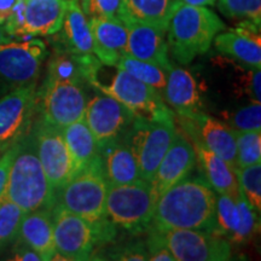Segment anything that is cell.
Returning a JSON list of instances; mask_svg holds the SVG:
<instances>
[{"label":"cell","instance_id":"cell-1","mask_svg":"<svg viewBox=\"0 0 261 261\" xmlns=\"http://www.w3.org/2000/svg\"><path fill=\"white\" fill-rule=\"evenodd\" d=\"M217 195L208 181L185 178L159 196L150 226L158 230L187 228L213 232Z\"/></svg>","mask_w":261,"mask_h":261},{"label":"cell","instance_id":"cell-2","mask_svg":"<svg viewBox=\"0 0 261 261\" xmlns=\"http://www.w3.org/2000/svg\"><path fill=\"white\" fill-rule=\"evenodd\" d=\"M224 29V22L205 6L174 2L166 31L168 50L178 63L189 64L210 50Z\"/></svg>","mask_w":261,"mask_h":261},{"label":"cell","instance_id":"cell-3","mask_svg":"<svg viewBox=\"0 0 261 261\" xmlns=\"http://www.w3.org/2000/svg\"><path fill=\"white\" fill-rule=\"evenodd\" d=\"M4 197L17 204L25 213L52 210L55 205L56 191L51 187L39 160L34 135L19 140Z\"/></svg>","mask_w":261,"mask_h":261},{"label":"cell","instance_id":"cell-4","mask_svg":"<svg viewBox=\"0 0 261 261\" xmlns=\"http://www.w3.org/2000/svg\"><path fill=\"white\" fill-rule=\"evenodd\" d=\"M159 196L149 181L138 180L109 185L107 194V217L114 226L130 233L148 230L152 223Z\"/></svg>","mask_w":261,"mask_h":261},{"label":"cell","instance_id":"cell-5","mask_svg":"<svg viewBox=\"0 0 261 261\" xmlns=\"http://www.w3.org/2000/svg\"><path fill=\"white\" fill-rule=\"evenodd\" d=\"M108 187L100 158L98 156L89 167L74 175L56 192L55 204L61 205L93 225H99L108 220L106 208Z\"/></svg>","mask_w":261,"mask_h":261},{"label":"cell","instance_id":"cell-6","mask_svg":"<svg viewBox=\"0 0 261 261\" xmlns=\"http://www.w3.org/2000/svg\"><path fill=\"white\" fill-rule=\"evenodd\" d=\"M175 135L177 128L173 116L155 120L135 117L122 138L136 156L140 179L150 182Z\"/></svg>","mask_w":261,"mask_h":261},{"label":"cell","instance_id":"cell-7","mask_svg":"<svg viewBox=\"0 0 261 261\" xmlns=\"http://www.w3.org/2000/svg\"><path fill=\"white\" fill-rule=\"evenodd\" d=\"M114 68L115 73L110 79L107 81L94 80L91 85L102 93L115 98L138 117L155 120L173 116L171 109L158 90L138 80L127 71Z\"/></svg>","mask_w":261,"mask_h":261},{"label":"cell","instance_id":"cell-8","mask_svg":"<svg viewBox=\"0 0 261 261\" xmlns=\"http://www.w3.org/2000/svg\"><path fill=\"white\" fill-rule=\"evenodd\" d=\"M86 104V93L81 85L46 76L37 92L35 110L40 113L41 121L64 128L84 119Z\"/></svg>","mask_w":261,"mask_h":261},{"label":"cell","instance_id":"cell-9","mask_svg":"<svg viewBox=\"0 0 261 261\" xmlns=\"http://www.w3.org/2000/svg\"><path fill=\"white\" fill-rule=\"evenodd\" d=\"M54 225V241L56 247V259L90 260L99 233L96 225L79 215L55 204L51 210Z\"/></svg>","mask_w":261,"mask_h":261},{"label":"cell","instance_id":"cell-10","mask_svg":"<svg viewBox=\"0 0 261 261\" xmlns=\"http://www.w3.org/2000/svg\"><path fill=\"white\" fill-rule=\"evenodd\" d=\"M155 230L175 261H225L231 257L228 241L213 232L187 228Z\"/></svg>","mask_w":261,"mask_h":261},{"label":"cell","instance_id":"cell-11","mask_svg":"<svg viewBox=\"0 0 261 261\" xmlns=\"http://www.w3.org/2000/svg\"><path fill=\"white\" fill-rule=\"evenodd\" d=\"M46 56L40 39L0 44V79L15 87L35 84Z\"/></svg>","mask_w":261,"mask_h":261},{"label":"cell","instance_id":"cell-12","mask_svg":"<svg viewBox=\"0 0 261 261\" xmlns=\"http://www.w3.org/2000/svg\"><path fill=\"white\" fill-rule=\"evenodd\" d=\"M136 115L128 108L108 94H96L85 109L84 120L99 148L122 138Z\"/></svg>","mask_w":261,"mask_h":261},{"label":"cell","instance_id":"cell-13","mask_svg":"<svg viewBox=\"0 0 261 261\" xmlns=\"http://www.w3.org/2000/svg\"><path fill=\"white\" fill-rule=\"evenodd\" d=\"M33 135L45 174L51 187L57 192L74 177L73 161L63 130L40 120Z\"/></svg>","mask_w":261,"mask_h":261},{"label":"cell","instance_id":"cell-14","mask_svg":"<svg viewBox=\"0 0 261 261\" xmlns=\"http://www.w3.org/2000/svg\"><path fill=\"white\" fill-rule=\"evenodd\" d=\"M37 108L35 84L15 87L0 98V150L23 138Z\"/></svg>","mask_w":261,"mask_h":261},{"label":"cell","instance_id":"cell-15","mask_svg":"<svg viewBox=\"0 0 261 261\" xmlns=\"http://www.w3.org/2000/svg\"><path fill=\"white\" fill-rule=\"evenodd\" d=\"M196 160L197 156L194 145L177 132L154 177L150 180L158 196L187 178L194 169Z\"/></svg>","mask_w":261,"mask_h":261},{"label":"cell","instance_id":"cell-16","mask_svg":"<svg viewBox=\"0 0 261 261\" xmlns=\"http://www.w3.org/2000/svg\"><path fill=\"white\" fill-rule=\"evenodd\" d=\"M260 25L244 21L232 31L219 33L214 38L215 48L242 63L248 69H260L261 41Z\"/></svg>","mask_w":261,"mask_h":261},{"label":"cell","instance_id":"cell-17","mask_svg":"<svg viewBox=\"0 0 261 261\" xmlns=\"http://www.w3.org/2000/svg\"><path fill=\"white\" fill-rule=\"evenodd\" d=\"M166 74V86L162 92L165 103L188 119H195L203 113L197 83L190 71L172 65Z\"/></svg>","mask_w":261,"mask_h":261},{"label":"cell","instance_id":"cell-18","mask_svg":"<svg viewBox=\"0 0 261 261\" xmlns=\"http://www.w3.org/2000/svg\"><path fill=\"white\" fill-rule=\"evenodd\" d=\"M93 39V55L107 67H115L120 57L126 55L128 28L117 17L89 19Z\"/></svg>","mask_w":261,"mask_h":261},{"label":"cell","instance_id":"cell-19","mask_svg":"<svg viewBox=\"0 0 261 261\" xmlns=\"http://www.w3.org/2000/svg\"><path fill=\"white\" fill-rule=\"evenodd\" d=\"M128 28L126 55L149 62L167 71L172 67L168 57L166 32L143 23H126Z\"/></svg>","mask_w":261,"mask_h":261},{"label":"cell","instance_id":"cell-20","mask_svg":"<svg viewBox=\"0 0 261 261\" xmlns=\"http://www.w3.org/2000/svg\"><path fill=\"white\" fill-rule=\"evenodd\" d=\"M68 0H25L23 21L16 37H47L60 32Z\"/></svg>","mask_w":261,"mask_h":261},{"label":"cell","instance_id":"cell-21","mask_svg":"<svg viewBox=\"0 0 261 261\" xmlns=\"http://www.w3.org/2000/svg\"><path fill=\"white\" fill-rule=\"evenodd\" d=\"M189 120L201 138V140H195V142L201 143L202 145L225 160L231 167L237 171L236 129L203 113L196 116L195 119Z\"/></svg>","mask_w":261,"mask_h":261},{"label":"cell","instance_id":"cell-22","mask_svg":"<svg viewBox=\"0 0 261 261\" xmlns=\"http://www.w3.org/2000/svg\"><path fill=\"white\" fill-rule=\"evenodd\" d=\"M99 158L108 185L128 184L140 179L136 156L123 138L99 148Z\"/></svg>","mask_w":261,"mask_h":261},{"label":"cell","instance_id":"cell-23","mask_svg":"<svg viewBox=\"0 0 261 261\" xmlns=\"http://www.w3.org/2000/svg\"><path fill=\"white\" fill-rule=\"evenodd\" d=\"M100 65V61L93 54L79 55L62 48L55 52L48 62L47 76L84 86L90 84Z\"/></svg>","mask_w":261,"mask_h":261},{"label":"cell","instance_id":"cell-24","mask_svg":"<svg viewBox=\"0 0 261 261\" xmlns=\"http://www.w3.org/2000/svg\"><path fill=\"white\" fill-rule=\"evenodd\" d=\"M17 238L34 249L41 260H55L57 253L54 241L51 210H39L25 214Z\"/></svg>","mask_w":261,"mask_h":261},{"label":"cell","instance_id":"cell-25","mask_svg":"<svg viewBox=\"0 0 261 261\" xmlns=\"http://www.w3.org/2000/svg\"><path fill=\"white\" fill-rule=\"evenodd\" d=\"M194 148L197 151L198 160L207 177L208 184L211 188L220 195H227L237 200L242 191H241L240 182H238L237 171L231 167L228 163L208 150L201 143L194 142Z\"/></svg>","mask_w":261,"mask_h":261},{"label":"cell","instance_id":"cell-26","mask_svg":"<svg viewBox=\"0 0 261 261\" xmlns=\"http://www.w3.org/2000/svg\"><path fill=\"white\" fill-rule=\"evenodd\" d=\"M61 39L64 50L73 54H93V39L89 19L85 16L79 0H68L63 18Z\"/></svg>","mask_w":261,"mask_h":261},{"label":"cell","instance_id":"cell-27","mask_svg":"<svg viewBox=\"0 0 261 261\" xmlns=\"http://www.w3.org/2000/svg\"><path fill=\"white\" fill-rule=\"evenodd\" d=\"M175 0H123L120 19L125 23H143L167 31Z\"/></svg>","mask_w":261,"mask_h":261},{"label":"cell","instance_id":"cell-28","mask_svg":"<svg viewBox=\"0 0 261 261\" xmlns=\"http://www.w3.org/2000/svg\"><path fill=\"white\" fill-rule=\"evenodd\" d=\"M62 130L73 161L74 175H76L99 156V146L84 119L65 126Z\"/></svg>","mask_w":261,"mask_h":261},{"label":"cell","instance_id":"cell-29","mask_svg":"<svg viewBox=\"0 0 261 261\" xmlns=\"http://www.w3.org/2000/svg\"><path fill=\"white\" fill-rule=\"evenodd\" d=\"M115 67L127 71V73L133 75L137 79L143 81L149 86L154 87L162 96V92L166 86V76H167V74L162 68L149 63V62L137 60L135 57L128 56V55H123V56L120 57Z\"/></svg>","mask_w":261,"mask_h":261},{"label":"cell","instance_id":"cell-30","mask_svg":"<svg viewBox=\"0 0 261 261\" xmlns=\"http://www.w3.org/2000/svg\"><path fill=\"white\" fill-rule=\"evenodd\" d=\"M25 212L14 202L3 197L0 201V252L17 240Z\"/></svg>","mask_w":261,"mask_h":261},{"label":"cell","instance_id":"cell-31","mask_svg":"<svg viewBox=\"0 0 261 261\" xmlns=\"http://www.w3.org/2000/svg\"><path fill=\"white\" fill-rule=\"evenodd\" d=\"M240 221L241 215L237 200L231 196L219 194V197H217V224L213 233L230 238L238 228Z\"/></svg>","mask_w":261,"mask_h":261},{"label":"cell","instance_id":"cell-32","mask_svg":"<svg viewBox=\"0 0 261 261\" xmlns=\"http://www.w3.org/2000/svg\"><path fill=\"white\" fill-rule=\"evenodd\" d=\"M236 163L237 168L261 163L260 130L236 129Z\"/></svg>","mask_w":261,"mask_h":261},{"label":"cell","instance_id":"cell-33","mask_svg":"<svg viewBox=\"0 0 261 261\" xmlns=\"http://www.w3.org/2000/svg\"><path fill=\"white\" fill-rule=\"evenodd\" d=\"M238 182L241 191L248 203L252 205L253 210L257 213L261 211V165L248 166L244 168L237 169Z\"/></svg>","mask_w":261,"mask_h":261},{"label":"cell","instance_id":"cell-34","mask_svg":"<svg viewBox=\"0 0 261 261\" xmlns=\"http://www.w3.org/2000/svg\"><path fill=\"white\" fill-rule=\"evenodd\" d=\"M237 204L240 208L241 221L238 228L228 240L236 244H246L255 236L259 231V218L256 217V211L248 203L243 195L237 198Z\"/></svg>","mask_w":261,"mask_h":261},{"label":"cell","instance_id":"cell-35","mask_svg":"<svg viewBox=\"0 0 261 261\" xmlns=\"http://www.w3.org/2000/svg\"><path fill=\"white\" fill-rule=\"evenodd\" d=\"M218 5L226 17L244 19L260 25L261 0H219Z\"/></svg>","mask_w":261,"mask_h":261},{"label":"cell","instance_id":"cell-36","mask_svg":"<svg viewBox=\"0 0 261 261\" xmlns=\"http://www.w3.org/2000/svg\"><path fill=\"white\" fill-rule=\"evenodd\" d=\"M230 127L237 130H260L261 132V104L253 102L227 115Z\"/></svg>","mask_w":261,"mask_h":261},{"label":"cell","instance_id":"cell-37","mask_svg":"<svg viewBox=\"0 0 261 261\" xmlns=\"http://www.w3.org/2000/svg\"><path fill=\"white\" fill-rule=\"evenodd\" d=\"M123 0H81V9L87 19L120 17Z\"/></svg>","mask_w":261,"mask_h":261},{"label":"cell","instance_id":"cell-38","mask_svg":"<svg viewBox=\"0 0 261 261\" xmlns=\"http://www.w3.org/2000/svg\"><path fill=\"white\" fill-rule=\"evenodd\" d=\"M18 146H19V140L17 143H15V144L9 146L6 150H4L3 155L0 156V201L3 200V197H4L5 195L10 168H11L12 161H14L15 156L17 154Z\"/></svg>","mask_w":261,"mask_h":261},{"label":"cell","instance_id":"cell-39","mask_svg":"<svg viewBox=\"0 0 261 261\" xmlns=\"http://www.w3.org/2000/svg\"><path fill=\"white\" fill-rule=\"evenodd\" d=\"M261 71L260 69H249L242 77V90L243 92L253 99V102L260 103V84Z\"/></svg>","mask_w":261,"mask_h":261},{"label":"cell","instance_id":"cell-40","mask_svg":"<svg viewBox=\"0 0 261 261\" xmlns=\"http://www.w3.org/2000/svg\"><path fill=\"white\" fill-rule=\"evenodd\" d=\"M110 259L114 260H149V253L142 244H129V246L123 247L122 249L116 250L114 254H110Z\"/></svg>","mask_w":261,"mask_h":261},{"label":"cell","instance_id":"cell-41","mask_svg":"<svg viewBox=\"0 0 261 261\" xmlns=\"http://www.w3.org/2000/svg\"><path fill=\"white\" fill-rule=\"evenodd\" d=\"M15 248H14V259L19 261H41V257L39 254L32 249L27 244L19 241L18 238L15 241Z\"/></svg>","mask_w":261,"mask_h":261},{"label":"cell","instance_id":"cell-42","mask_svg":"<svg viewBox=\"0 0 261 261\" xmlns=\"http://www.w3.org/2000/svg\"><path fill=\"white\" fill-rule=\"evenodd\" d=\"M18 0H0V23L4 24L15 9Z\"/></svg>","mask_w":261,"mask_h":261},{"label":"cell","instance_id":"cell-43","mask_svg":"<svg viewBox=\"0 0 261 261\" xmlns=\"http://www.w3.org/2000/svg\"><path fill=\"white\" fill-rule=\"evenodd\" d=\"M175 2L184 3V4L192 5V6H207V5H213L215 0H175Z\"/></svg>","mask_w":261,"mask_h":261},{"label":"cell","instance_id":"cell-44","mask_svg":"<svg viewBox=\"0 0 261 261\" xmlns=\"http://www.w3.org/2000/svg\"><path fill=\"white\" fill-rule=\"evenodd\" d=\"M10 40H11V35L6 31L5 25L0 23V44H4V42H8Z\"/></svg>","mask_w":261,"mask_h":261}]
</instances>
